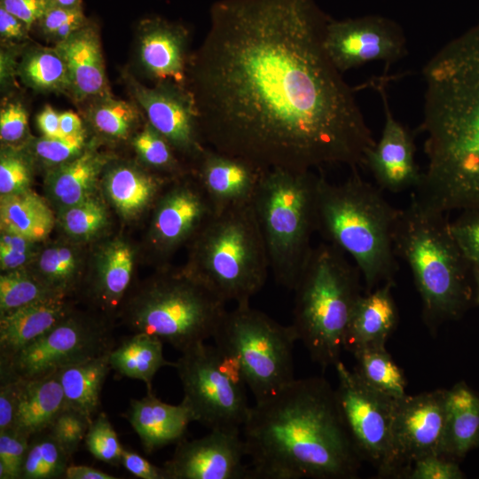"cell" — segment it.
<instances>
[{
  "label": "cell",
  "instance_id": "9f6ffc18",
  "mask_svg": "<svg viewBox=\"0 0 479 479\" xmlns=\"http://www.w3.org/2000/svg\"><path fill=\"white\" fill-rule=\"evenodd\" d=\"M27 24L0 6V36L2 41L20 42L28 37Z\"/></svg>",
  "mask_w": 479,
  "mask_h": 479
},
{
  "label": "cell",
  "instance_id": "cb8c5ba5",
  "mask_svg": "<svg viewBox=\"0 0 479 479\" xmlns=\"http://www.w3.org/2000/svg\"><path fill=\"white\" fill-rule=\"evenodd\" d=\"M394 286L395 282H386L361 294L347 327L344 349L353 353L367 347L385 346L398 320L392 295Z\"/></svg>",
  "mask_w": 479,
  "mask_h": 479
},
{
  "label": "cell",
  "instance_id": "30bf717a",
  "mask_svg": "<svg viewBox=\"0 0 479 479\" xmlns=\"http://www.w3.org/2000/svg\"><path fill=\"white\" fill-rule=\"evenodd\" d=\"M212 339L235 360L255 402L295 379L293 348L297 338L292 326L279 324L250 302L227 310Z\"/></svg>",
  "mask_w": 479,
  "mask_h": 479
},
{
  "label": "cell",
  "instance_id": "9c48e42d",
  "mask_svg": "<svg viewBox=\"0 0 479 479\" xmlns=\"http://www.w3.org/2000/svg\"><path fill=\"white\" fill-rule=\"evenodd\" d=\"M226 312L224 302L183 270L145 285L123 319L134 333L155 335L183 352L213 338Z\"/></svg>",
  "mask_w": 479,
  "mask_h": 479
},
{
  "label": "cell",
  "instance_id": "7c38bea8",
  "mask_svg": "<svg viewBox=\"0 0 479 479\" xmlns=\"http://www.w3.org/2000/svg\"><path fill=\"white\" fill-rule=\"evenodd\" d=\"M114 346L104 320L70 312L49 331L0 363V379H37L109 352Z\"/></svg>",
  "mask_w": 479,
  "mask_h": 479
},
{
  "label": "cell",
  "instance_id": "8992f818",
  "mask_svg": "<svg viewBox=\"0 0 479 479\" xmlns=\"http://www.w3.org/2000/svg\"><path fill=\"white\" fill-rule=\"evenodd\" d=\"M362 275L345 253L328 242L313 247L293 291L292 327L313 362L323 369L340 361Z\"/></svg>",
  "mask_w": 479,
  "mask_h": 479
},
{
  "label": "cell",
  "instance_id": "8fae6325",
  "mask_svg": "<svg viewBox=\"0 0 479 479\" xmlns=\"http://www.w3.org/2000/svg\"><path fill=\"white\" fill-rule=\"evenodd\" d=\"M175 368L194 421L209 430L241 431L251 406L232 357L216 344L201 342L181 352Z\"/></svg>",
  "mask_w": 479,
  "mask_h": 479
},
{
  "label": "cell",
  "instance_id": "836d02e7",
  "mask_svg": "<svg viewBox=\"0 0 479 479\" xmlns=\"http://www.w3.org/2000/svg\"><path fill=\"white\" fill-rule=\"evenodd\" d=\"M17 75L28 87L41 92H70L67 65L55 46H32L24 51Z\"/></svg>",
  "mask_w": 479,
  "mask_h": 479
},
{
  "label": "cell",
  "instance_id": "7a4b0ae2",
  "mask_svg": "<svg viewBox=\"0 0 479 479\" xmlns=\"http://www.w3.org/2000/svg\"><path fill=\"white\" fill-rule=\"evenodd\" d=\"M428 166L412 194L444 213L479 210V22L422 71Z\"/></svg>",
  "mask_w": 479,
  "mask_h": 479
},
{
  "label": "cell",
  "instance_id": "6da1fadb",
  "mask_svg": "<svg viewBox=\"0 0 479 479\" xmlns=\"http://www.w3.org/2000/svg\"><path fill=\"white\" fill-rule=\"evenodd\" d=\"M313 0H219L187 85L208 146L263 169L365 167L375 145Z\"/></svg>",
  "mask_w": 479,
  "mask_h": 479
},
{
  "label": "cell",
  "instance_id": "11a10c76",
  "mask_svg": "<svg viewBox=\"0 0 479 479\" xmlns=\"http://www.w3.org/2000/svg\"><path fill=\"white\" fill-rule=\"evenodd\" d=\"M15 400V380L0 379V431L12 428Z\"/></svg>",
  "mask_w": 479,
  "mask_h": 479
},
{
  "label": "cell",
  "instance_id": "5b68a950",
  "mask_svg": "<svg viewBox=\"0 0 479 479\" xmlns=\"http://www.w3.org/2000/svg\"><path fill=\"white\" fill-rule=\"evenodd\" d=\"M399 210L357 169L341 184H332L319 175L317 232L353 259L365 292L395 282L398 263L393 236Z\"/></svg>",
  "mask_w": 479,
  "mask_h": 479
},
{
  "label": "cell",
  "instance_id": "ac0fdd59",
  "mask_svg": "<svg viewBox=\"0 0 479 479\" xmlns=\"http://www.w3.org/2000/svg\"><path fill=\"white\" fill-rule=\"evenodd\" d=\"M381 79L375 86L381 98L385 122L380 139L365 156V167L371 171L377 186L390 192L414 189L422 172L415 161L412 133L392 114Z\"/></svg>",
  "mask_w": 479,
  "mask_h": 479
},
{
  "label": "cell",
  "instance_id": "ab89813d",
  "mask_svg": "<svg viewBox=\"0 0 479 479\" xmlns=\"http://www.w3.org/2000/svg\"><path fill=\"white\" fill-rule=\"evenodd\" d=\"M132 145L146 165L175 174L181 171L173 146L148 122L134 136Z\"/></svg>",
  "mask_w": 479,
  "mask_h": 479
},
{
  "label": "cell",
  "instance_id": "3957f363",
  "mask_svg": "<svg viewBox=\"0 0 479 479\" xmlns=\"http://www.w3.org/2000/svg\"><path fill=\"white\" fill-rule=\"evenodd\" d=\"M251 479H353L360 468L335 390L294 379L250 407L241 429Z\"/></svg>",
  "mask_w": 479,
  "mask_h": 479
},
{
  "label": "cell",
  "instance_id": "603a6c76",
  "mask_svg": "<svg viewBox=\"0 0 479 479\" xmlns=\"http://www.w3.org/2000/svg\"><path fill=\"white\" fill-rule=\"evenodd\" d=\"M125 417L139 436L143 450L151 454L184 439L189 424L194 421L190 407L162 402L153 392L132 399Z\"/></svg>",
  "mask_w": 479,
  "mask_h": 479
},
{
  "label": "cell",
  "instance_id": "6125c7cd",
  "mask_svg": "<svg viewBox=\"0 0 479 479\" xmlns=\"http://www.w3.org/2000/svg\"><path fill=\"white\" fill-rule=\"evenodd\" d=\"M51 6L72 7L82 4V0H50Z\"/></svg>",
  "mask_w": 479,
  "mask_h": 479
},
{
  "label": "cell",
  "instance_id": "d6986e66",
  "mask_svg": "<svg viewBox=\"0 0 479 479\" xmlns=\"http://www.w3.org/2000/svg\"><path fill=\"white\" fill-rule=\"evenodd\" d=\"M214 215L198 181L175 185L160 198L151 226V241L163 255L192 240Z\"/></svg>",
  "mask_w": 479,
  "mask_h": 479
},
{
  "label": "cell",
  "instance_id": "681fc988",
  "mask_svg": "<svg viewBox=\"0 0 479 479\" xmlns=\"http://www.w3.org/2000/svg\"><path fill=\"white\" fill-rule=\"evenodd\" d=\"M28 132V115L20 101H9L0 111V138L4 144H17Z\"/></svg>",
  "mask_w": 479,
  "mask_h": 479
},
{
  "label": "cell",
  "instance_id": "816d5d0a",
  "mask_svg": "<svg viewBox=\"0 0 479 479\" xmlns=\"http://www.w3.org/2000/svg\"><path fill=\"white\" fill-rule=\"evenodd\" d=\"M84 20H87V17L83 12L82 4L72 7L51 6L35 26L50 40L64 25Z\"/></svg>",
  "mask_w": 479,
  "mask_h": 479
},
{
  "label": "cell",
  "instance_id": "f1b7e54d",
  "mask_svg": "<svg viewBox=\"0 0 479 479\" xmlns=\"http://www.w3.org/2000/svg\"><path fill=\"white\" fill-rule=\"evenodd\" d=\"M106 162L104 155L86 148L77 157L49 172L47 186L50 193L63 208L87 199Z\"/></svg>",
  "mask_w": 479,
  "mask_h": 479
},
{
  "label": "cell",
  "instance_id": "ba28073f",
  "mask_svg": "<svg viewBox=\"0 0 479 479\" xmlns=\"http://www.w3.org/2000/svg\"><path fill=\"white\" fill-rule=\"evenodd\" d=\"M318 177L311 170L266 169L252 202L270 270L275 281L290 291L313 248Z\"/></svg>",
  "mask_w": 479,
  "mask_h": 479
},
{
  "label": "cell",
  "instance_id": "680465c9",
  "mask_svg": "<svg viewBox=\"0 0 479 479\" xmlns=\"http://www.w3.org/2000/svg\"><path fill=\"white\" fill-rule=\"evenodd\" d=\"M66 479H116L115 476L93 467L70 464L65 473Z\"/></svg>",
  "mask_w": 479,
  "mask_h": 479
},
{
  "label": "cell",
  "instance_id": "e575fe53",
  "mask_svg": "<svg viewBox=\"0 0 479 479\" xmlns=\"http://www.w3.org/2000/svg\"><path fill=\"white\" fill-rule=\"evenodd\" d=\"M352 354L357 361L354 370L368 385L393 397L405 395L404 373L385 346L367 347Z\"/></svg>",
  "mask_w": 479,
  "mask_h": 479
},
{
  "label": "cell",
  "instance_id": "94428289",
  "mask_svg": "<svg viewBox=\"0 0 479 479\" xmlns=\"http://www.w3.org/2000/svg\"><path fill=\"white\" fill-rule=\"evenodd\" d=\"M472 277L474 284V304L479 306V265H472Z\"/></svg>",
  "mask_w": 479,
  "mask_h": 479
},
{
  "label": "cell",
  "instance_id": "7dc6e473",
  "mask_svg": "<svg viewBox=\"0 0 479 479\" xmlns=\"http://www.w3.org/2000/svg\"><path fill=\"white\" fill-rule=\"evenodd\" d=\"M451 232L460 250L471 263L479 265V210H463L451 222Z\"/></svg>",
  "mask_w": 479,
  "mask_h": 479
},
{
  "label": "cell",
  "instance_id": "60d3db41",
  "mask_svg": "<svg viewBox=\"0 0 479 479\" xmlns=\"http://www.w3.org/2000/svg\"><path fill=\"white\" fill-rule=\"evenodd\" d=\"M104 205L91 196L67 208L61 216V225L73 237L88 239L98 232L106 224Z\"/></svg>",
  "mask_w": 479,
  "mask_h": 479
},
{
  "label": "cell",
  "instance_id": "7402d4cb",
  "mask_svg": "<svg viewBox=\"0 0 479 479\" xmlns=\"http://www.w3.org/2000/svg\"><path fill=\"white\" fill-rule=\"evenodd\" d=\"M68 71L70 92L75 101H90L111 95L98 27L90 20L54 45Z\"/></svg>",
  "mask_w": 479,
  "mask_h": 479
},
{
  "label": "cell",
  "instance_id": "bcb514c9",
  "mask_svg": "<svg viewBox=\"0 0 479 479\" xmlns=\"http://www.w3.org/2000/svg\"><path fill=\"white\" fill-rule=\"evenodd\" d=\"M29 440L13 429L0 431L1 479H21Z\"/></svg>",
  "mask_w": 479,
  "mask_h": 479
},
{
  "label": "cell",
  "instance_id": "d6a6232c",
  "mask_svg": "<svg viewBox=\"0 0 479 479\" xmlns=\"http://www.w3.org/2000/svg\"><path fill=\"white\" fill-rule=\"evenodd\" d=\"M163 179L137 168L120 164L106 174L105 186L115 208L125 216L140 213L156 197Z\"/></svg>",
  "mask_w": 479,
  "mask_h": 479
},
{
  "label": "cell",
  "instance_id": "5bb4252c",
  "mask_svg": "<svg viewBox=\"0 0 479 479\" xmlns=\"http://www.w3.org/2000/svg\"><path fill=\"white\" fill-rule=\"evenodd\" d=\"M446 389L396 398L388 476L406 478L413 463L428 455H444Z\"/></svg>",
  "mask_w": 479,
  "mask_h": 479
},
{
  "label": "cell",
  "instance_id": "f6af8a7d",
  "mask_svg": "<svg viewBox=\"0 0 479 479\" xmlns=\"http://www.w3.org/2000/svg\"><path fill=\"white\" fill-rule=\"evenodd\" d=\"M31 179L28 159L14 149L2 151L0 158L1 196L27 190Z\"/></svg>",
  "mask_w": 479,
  "mask_h": 479
},
{
  "label": "cell",
  "instance_id": "be15d7a7",
  "mask_svg": "<svg viewBox=\"0 0 479 479\" xmlns=\"http://www.w3.org/2000/svg\"><path fill=\"white\" fill-rule=\"evenodd\" d=\"M478 448H479V446H478Z\"/></svg>",
  "mask_w": 479,
  "mask_h": 479
},
{
  "label": "cell",
  "instance_id": "7bdbcfd3",
  "mask_svg": "<svg viewBox=\"0 0 479 479\" xmlns=\"http://www.w3.org/2000/svg\"><path fill=\"white\" fill-rule=\"evenodd\" d=\"M33 155L46 165L57 167L77 157L86 149L85 130L73 136H43L31 142Z\"/></svg>",
  "mask_w": 479,
  "mask_h": 479
},
{
  "label": "cell",
  "instance_id": "f546056e",
  "mask_svg": "<svg viewBox=\"0 0 479 479\" xmlns=\"http://www.w3.org/2000/svg\"><path fill=\"white\" fill-rule=\"evenodd\" d=\"M110 351L56 373L63 389L66 405L94 418L100 406L103 385L112 369Z\"/></svg>",
  "mask_w": 479,
  "mask_h": 479
},
{
  "label": "cell",
  "instance_id": "1f68e13d",
  "mask_svg": "<svg viewBox=\"0 0 479 479\" xmlns=\"http://www.w3.org/2000/svg\"><path fill=\"white\" fill-rule=\"evenodd\" d=\"M0 218L2 231L19 234L33 242L46 238L54 225L49 206L28 189L1 196Z\"/></svg>",
  "mask_w": 479,
  "mask_h": 479
},
{
  "label": "cell",
  "instance_id": "52a82bcc",
  "mask_svg": "<svg viewBox=\"0 0 479 479\" xmlns=\"http://www.w3.org/2000/svg\"><path fill=\"white\" fill-rule=\"evenodd\" d=\"M192 240L185 271L225 303L263 287L270 263L253 203L214 214Z\"/></svg>",
  "mask_w": 479,
  "mask_h": 479
},
{
  "label": "cell",
  "instance_id": "2e32d148",
  "mask_svg": "<svg viewBox=\"0 0 479 479\" xmlns=\"http://www.w3.org/2000/svg\"><path fill=\"white\" fill-rule=\"evenodd\" d=\"M132 97L145 114L147 122L162 135L175 151L196 165L206 147L200 116L188 85L162 82L149 87L133 77L127 79Z\"/></svg>",
  "mask_w": 479,
  "mask_h": 479
},
{
  "label": "cell",
  "instance_id": "4dcf8cb0",
  "mask_svg": "<svg viewBox=\"0 0 479 479\" xmlns=\"http://www.w3.org/2000/svg\"><path fill=\"white\" fill-rule=\"evenodd\" d=\"M133 253L122 241L108 244L101 253L90 293L93 300L106 311L114 310L122 302L132 278Z\"/></svg>",
  "mask_w": 479,
  "mask_h": 479
},
{
  "label": "cell",
  "instance_id": "d590c367",
  "mask_svg": "<svg viewBox=\"0 0 479 479\" xmlns=\"http://www.w3.org/2000/svg\"><path fill=\"white\" fill-rule=\"evenodd\" d=\"M87 118L101 135L125 139L141 120V109L134 102L117 99L112 95L90 101Z\"/></svg>",
  "mask_w": 479,
  "mask_h": 479
},
{
  "label": "cell",
  "instance_id": "484cf974",
  "mask_svg": "<svg viewBox=\"0 0 479 479\" xmlns=\"http://www.w3.org/2000/svg\"><path fill=\"white\" fill-rule=\"evenodd\" d=\"M16 400L12 428L30 439L47 430L65 406L64 393L56 373L37 379H13Z\"/></svg>",
  "mask_w": 479,
  "mask_h": 479
},
{
  "label": "cell",
  "instance_id": "4fadbf2b",
  "mask_svg": "<svg viewBox=\"0 0 479 479\" xmlns=\"http://www.w3.org/2000/svg\"><path fill=\"white\" fill-rule=\"evenodd\" d=\"M338 407L361 459L387 477L391 457L392 422L396 398L368 385L341 360L335 365Z\"/></svg>",
  "mask_w": 479,
  "mask_h": 479
},
{
  "label": "cell",
  "instance_id": "9a60e30c",
  "mask_svg": "<svg viewBox=\"0 0 479 479\" xmlns=\"http://www.w3.org/2000/svg\"><path fill=\"white\" fill-rule=\"evenodd\" d=\"M323 47L340 73L372 61L381 60L389 66L407 52L402 28L395 21L377 15L342 20L329 17Z\"/></svg>",
  "mask_w": 479,
  "mask_h": 479
},
{
  "label": "cell",
  "instance_id": "44dd1931",
  "mask_svg": "<svg viewBox=\"0 0 479 479\" xmlns=\"http://www.w3.org/2000/svg\"><path fill=\"white\" fill-rule=\"evenodd\" d=\"M195 177L215 215L252 203L263 169L251 161L207 146Z\"/></svg>",
  "mask_w": 479,
  "mask_h": 479
},
{
  "label": "cell",
  "instance_id": "83f0119b",
  "mask_svg": "<svg viewBox=\"0 0 479 479\" xmlns=\"http://www.w3.org/2000/svg\"><path fill=\"white\" fill-rule=\"evenodd\" d=\"M111 368L118 374L142 381L147 392H153V380L164 366H176V362L163 356V342L155 335L134 333L114 346L109 353Z\"/></svg>",
  "mask_w": 479,
  "mask_h": 479
},
{
  "label": "cell",
  "instance_id": "ffe728a7",
  "mask_svg": "<svg viewBox=\"0 0 479 479\" xmlns=\"http://www.w3.org/2000/svg\"><path fill=\"white\" fill-rule=\"evenodd\" d=\"M137 57L144 75L153 84L174 82L187 85L189 31L161 17L140 21Z\"/></svg>",
  "mask_w": 479,
  "mask_h": 479
},
{
  "label": "cell",
  "instance_id": "6f0895ef",
  "mask_svg": "<svg viewBox=\"0 0 479 479\" xmlns=\"http://www.w3.org/2000/svg\"><path fill=\"white\" fill-rule=\"evenodd\" d=\"M36 123L44 137H65L59 128V114L51 106H45L37 114Z\"/></svg>",
  "mask_w": 479,
  "mask_h": 479
},
{
  "label": "cell",
  "instance_id": "91938a15",
  "mask_svg": "<svg viewBox=\"0 0 479 479\" xmlns=\"http://www.w3.org/2000/svg\"><path fill=\"white\" fill-rule=\"evenodd\" d=\"M59 128L63 136H73L84 130L82 119L72 111L59 114Z\"/></svg>",
  "mask_w": 479,
  "mask_h": 479
},
{
  "label": "cell",
  "instance_id": "4316f807",
  "mask_svg": "<svg viewBox=\"0 0 479 479\" xmlns=\"http://www.w3.org/2000/svg\"><path fill=\"white\" fill-rule=\"evenodd\" d=\"M479 446V394L461 381L446 389L444 456L460 460Z\"/></svg>",
  "mask_w": 479,
  "mask_h": 479
},
{
  "label": "cell",
  "instance_id": "d4e9b609",
  "mask_svg": "<svg viewBox=\"0 0 479 479\" xmlns=\"http://www.w3.org/2000/svg\"><path fill=\"white\" fill-rule=\"evenodd\" d=\"M70 312L65 297H51L0 315V363L6 362Z\"/></svg>",
  "mask_w": 479,
  "mask_h": 479
},
{
  "label": "cell",
  "instance_id": "f907efd6",
  "mask_svg": "<svg viewBox=\"0 0 479 479\" xmlns=\"http://www.w3.org/2000/svg\"><path fill=\"white\" fill-rule=\"evenodd\" d=\"M32 242L12 232L2 231L0 265L4 271L23 269L32 255Z\"/></svg>",
  "mask_w": 479,
  "mask_h": 479
},
{
  "label": "cell",
  "instance_id": "b9f144b4",
  "mask_svg": "<svg viewBox=\"0 0 479 479\" xmlns=\"http://www.w3.org/2000/svg\"><path fill=\"white\" fill-rule=\"evenodd\" d=\"M84 443L87 450L97 459L111 464L121 465L124 447L111 422L104 412L92 419L87 430Z\"/></svg>",
  "mask_w": 479,
  "mask_h": 479
},
{
  "label": "cell",
  "instance_id": "ee69618b",
  "mask_svg": "<svg viewBox=\"0 0 479 479\" xmlns=\"http://www.w3.org/2000/svg\"><path fill=\"white\" fill-rule=\"evenodd\" d=\"M91 420V418L82 412L65 404L47 430L73 457L84 441Z\"/></svg>",
  "mask_w": 479,
  "mask_h": 479
},
{
  "label": "cell",
  "instance_id": "8d00e7d4",
  "mask_svg": "<svg viewBox=\"0 0 479 479\" xmlns=\"http://www.w3.org/2000/svg\"><path fill=\"white\" fill-rule=\"evenodd\" d=\"M71 460L72 457L48 430L43 431L29 440L21 479L64 478Z\"/></svg>",
  "mask_w": 479,
  "mask_h": 479
},
{
  "label": "cell",
  "instance_id": "277c9868",
  "mask_svg": "<svg viewBox=\"0 0 479 479\" xmlns=\"http://www.w3.org/2000/svg\"><path fill=\"white\" fill-rule=\"evenodd\" d=\"M446 214L412 194L399 210L393 236L395 254L412 271L422 318L431 332L475 306L472 265L458 246Z\"/></svg>",
  "mask_w": 479,
  "mask_h": 479
},
{
  "label": "cell",
  "instance_id": "db71d44e",
  "mask_svg": "<svg viewBox=\"0 0 479 479\" xmlns=\"http://www.w3.org/2000/svg\"><path fill=\"white\" fill-rule=\"evenodd\" d=\"M121 465L131 475L141 479H167L163 467H157L136 452L124 448Z\"/></svg>",
  "mask_w": 479,
  "mask_h": 479
},
{
  "label": "cell",
  "instance_id": "c3c4849f",
  "mask_svg": "<svg viewBox=\"0 0 479 479\" xmlns=\"http://www.w3.org/2000/svg\"><path fill=\"white\" fill-rule=\"evenodd\" d=\"M459 461L444 455H428L415 461L406 479H463Z\"/></svg>",
  "mask_w": 479,
  "mask_h": 479
},
{
  "label": "cell",
  "instance_id": "74e56055",
  "mask_svg": "<svg viewBox=\"0 0 479 479\" xmlns=\"http://www.w3.org/2000/svg\"><path fill=\"white\" fill-rule=\"evenodd\" d=\"M33 273L50 288L66 297L77 286V255L67 246L47 247L41 253Z\"/></svg>",
  "mask_w": 479,
  "mask_h": 479
},
{
  "label": "cell",
  "instance_id": "f5cc1de1",
  "mask_svg": "<svg viewBox=\"0 0 479 479\" xmlns=\"http://www.w3.org/2000/svg\"><path fill=\"white\" fill-rule=\"evenodd\" d=\"M0 6L24 21L31 30L51 5L50 0H0Z\"/></svg>",
  "mask_w": 479,
  "mask_h": 479
},
{
  "label": "cell",
  "instance_id": "e0dca14e",
  "mask_svg": "<svg viewBox=\"0 0 479 479\" xmlns=\"http://www.w3.org/2000/svg\"><path fill=\"white\" fill-rule=\"evenodd\" d=\"M244 457L240 430H209L202 437L180 440L162 467L167 479H251Z\"/></svg>",
  "mask_w": 479,
  "mask_h": 479
},
{
  "label": "cell",
  "instance_id": "f35d334b",
  "mask_svg": "<svg viewBox=\"0 0 479 479\" xmlns=\"http://www.w3.org/2000/svg\"><path fill=\"white\" fill-rule=\"evenodd\" d=\"M51 297H65L24 269L4 271L0 277V315Z\"/></svg>",
  "mask_w": 479,
  "mask_h": 479
}]
</instances>
